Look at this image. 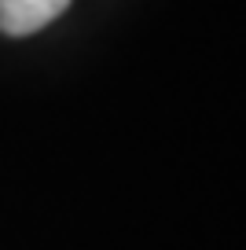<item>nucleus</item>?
<instances>
[{
	"label": "nucleus",
	"mask_w": 246,
	"mask_h": 250,
	"mask_svg": "<svg viewBox=\"0 0 246 250\" xmlns=\"http://www.w3.org/2000/svg\"><path fill=\"white\" fill-rule=\"evenodd\" d=\"M70 0H0V33L30 37L66 11Z\"/></svg>",
	"instance_id": "obj_1"
}]
</instances>
